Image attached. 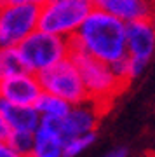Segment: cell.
<instances>
[{"label":"cell","instance_id":"obj_1","mask_svg":"<svg viewBox=\"0 0 155 157\" xmlns=\"http://www.w3.org/2000/svg\"><path fill=\"white\" fill-rule=\"evenodd\" d=\"M70 42L72 49L87 52L108 65L127 56L126 23L98 7L89 12Z\"/></svg>","mask_w":155,"mask_h":157},{"label":"cell","instance_id":"obj_2","mask_svg":"<svg viewBox=\"0 0 155 157\" xmlns=\"http://www.w3.org/2000/svg\"><path fill=\"white\" fill-rule=\"evenodd\" d=\"M70 58L77 65L80 77L84 80V86L87 89L89 100L98 103L100 107L108 110L112 101L117 94H120L126 89V86L122 84L113 73L112 67L108 63L101 61L98 58L91 56L87 52H82L78 49H72Z\"/></svg>","mask_w":155,"mask_h":157},{"label":"cell","instance_id":"obj_3","mask_svg":"<svg viewBox=\"0 0 155 157\" xmlns=\"http://www.w3.org/2000/svg\"><path fill=\"white\" fill-rule=\"evenodd\" d=\"M17 52L25 70L39 75L56 63L66 59L72 52V42L66 37L37 28L17 45Z\"/></svg>","mask_w":155,"mask_h":157},{"label":"cell","instance_id":"obj_4","mask_svg":"<svg viewBox=\"0 0 155 157\" xmlns=\"http://www.w3.org/2000/svg\"><path fill=\"white\" fill-rule=\"evenodd\" d=\"M93 9V0H47L40 7L39 28L72 39Z\"/></svg>","mask_w":155,"mask_h":157},{"label":"cell","instance_id":"obj_5","mask_svg":"<svg viewBox=\"0 0 155 157\" xmlns=\"http://www.w3.org/2000/svg\"><path fill=\"white\" fill-rule=\"evenodd\" d=\"M39 80L44 93L59 96L72 105H78L89 100L80 72L70 56L56 63L54 67L47 68L45 72L39 73Z\"/></svg>","mask_w":155,"mask_h":157},{"label":"cell","instance_id":"obj_6","mask_svg":"<svg viewBox=\"0 0 155 157\" xmlns=\"http://www.w3.org/2000/svg\"><path fill=\"white\" fill-rule=\"evenodd\" d=\"M40 7L4 2L0 7V47H17L39 28Z\"/></svg>","mask_w":155,"mask_h":157},{"label":"cell","instance_id":"obj_7","mask_svg":"<svg viewBox=\"0 0 155 157\" xmlns=\"http://www.w3.org/2000/svg\"><path fill=\"white\" fill-rule=\"evenodd\" d=\"M126 42L129 73L131 78H136L143 73L155 52V19L145 17L126 23Z\"/></svg>","mask_w":155,"mask_h":157},{"label":"cell","instance_id":"obj_8","mask_svg":"<svg viewBox=\"0 0 155 157\" xmlns=\"http://www.w3.org/2000/svg\"><path fill=\"white\" fill-rule=\"evenodd\" d=\"M42 93L39 75L28 70L0 80V100L12 105H35Z\"/></svg>","mask_w":155,"mask_h":157},{"label":"cell","instance_id":"obj_9","mask_svg":"<svg viewBox=\"0 0 155 157\" xmlns=\"http://www.w3.org/2000/svg\"><path fill=\"white\" fill-rule=\"evenodd\" d=\"M106 110L100 107L94 101H84L78 105H72L70 112L61 119V135L65 140L72 136L85 135V133H94L98 124H100L101 115Z\"/></svg>","mask_w":155,"mask_h":157},{"label":"cell","instance_id":"obj_10","mask_svg":"<svg viewBox=\"0 0 155 157\" xmlns=\"http://www.w3.org/2000/svg\"><path fill=\"white\" fill-rule=\"evenodd\" d=\"M65 138L61 135V119L42 117L33 135V147L30 157H65Z\"/></svg>","mask_w":155,"mask_h":157},{"label":"cell","instance_id":"obj_11","mask_svg":"<svg viewBox=\"0 0 155 157\" xmlns=\"http://www.w3.org/2000/svg\"><path fill=\"white\" fill-rule=\"evenodd\" d=\"M94 7L106 11L108 14L131 23L136 19L153 17L155 19V4L152 0H93Z\"/></svg>","mask_w":155,"mask_h":157},{"label":"cell","instance_id":"obj_12","mask_svg":"<svg viewBox=\"0 0 155 157\" xmlns=\"http://www.w3.org/2000/svg\"><path fill=\"white\" fill-rule=\"evenodd\" d=\"M0 108L11 131H30L35 133L40 126L42 115L35 105H12L0 100Z\"/></svg>","mask_w":155,"mask_h":157},{"label":"cell","instance_id":"obj_13","mask_svg":"<svg viewBox=\"0 0 155 157\" xmlns=\"http://www.w3.org/2000/svg\"><path fill=\"white\" fill-rule=\"evenodd\" d=\"M35 108L39 110L42 117L47 119H63L70 112L72 103H68L66 100H63L59 96L51 94V93H42L40 98L35 103Z\"/></svg>","mask_w":155,"mask_h":157},{"label":"cell","instance_id":"obj_14","mask_svg":"<svg viewBox=\"0 0 155 157\" xmlns=\"http://www.w3.org/2000/svg\"><path fill=\"white\" fill-rule=\"evenodd\" d=\"M25 70L17 47H0V80Z\"/></svg>","mask_w":155,"mask_h":157},{"label":"cell","instance_id":"obj_15","mask_svg":"<svg viewBox=\"0 0 155 157\" xmlns=\"http://www.w3.org/2000/svg\"><path fill=\"white\" fill-rule=\"evenodd\" d=\"M96 140V131L94 133H85V135L72 136L65 140V148H63V155L65 157H77L84 150H87L89 147L94 143Z\"/></svg>","mask_w":155,"mask_h":157},{"label":"cell","instance_id":"obj_16","mask_svg":"<svg viewBox=\"0 0 155 157\" xmlns=\"http://www.w3.org/2000/svg\"><path fill=\"white\" fill-rule=\"evenodd\" d=\"M33 135L35 133H30V131H11L6 141L17 152L30 155L32 147H33Z\"/></svg>","mask_w":155,"mask_h":157},{"label":"cell","instance_id":"obj_17","mask_svg":"<svg viewBox=\"0 0 155 157\" xmlns=\"http://www.w3.org/2000/svg\"><path fill=\"white\" fill-rule=\"evenodd\" d=\"M0 157H30V155L17 152L16 148H12L7 141H0Z\"/></svg>","mask_w":155,"mask_h":157},{"label":"cell","instance_id":"obj_18","mask_svg":"<svg viewBox=\"0 0 155 157\" xmlns=\"http://www.w3.org/2000/svg\"><path fill=\"white\" fill-rule=\"evenodd\" d=\"M9 133H11V129L7 126L6 119H4V113H2V108H0V141H6L9 138Z\"/></svg>","mask_w":155,"mask_h":157},{"label":"cell","instance_id":"obj_19","mask_svg":"<svg viewBox=\"0 0 155 157\" xmlns=\"http://www.w3.org/2000/svg\"><path fill=\"white\" fill-rule=\"evenodd\" d=\"M6 2H12V4H32V6L42 7L47 0H6Z\"/></svg>","mask_w":155,"mask_h":157},{"label":"cell","instance_id":"obj_20","mask_svg":"<svg viewBox=\"0 0 155 157\" xmlns=\"http://www.w3.org/2000/svg\"><path fill=\"white\" fill-rule=\"evenodd\" d=\"M103 157H127V150L126 148H115V150H110L108 154H105Z\"/></svg>","mask_w":155,"mask_h":157},{"label":"cell","instance_id":"obj_21","mask_svg":"<svg viewBox=\"0 0 155 157\" xmlns=\"http://www.w3.org/2000/svg\"><path fill=\"white\" fill-rule=\"evenodd\" d=\"M0 2H2V4H4V2H6V0H0Z\"/></svg>","mask_w":155,"mask_h":157},{"label":"cell","instance_id":"obj_22","mask_svg":"<svg viewBox=\"0 0 155 157\" xmlns=\"http://www.w3.org/2000/svg\"><path fill=\"white\" fill-rule=\"evenodd\" d=\"M0 7H2V2H0Z\"/></svg>","mask_w":155,"mask_h":157},{"label":"cell","instance_id":"obj_23","mask_svg":"<svg viewBox=\"0 0 155 157\" xmlns=\"http://www.w3.org/2000/svg\"><path fill=\"white\" fill-rule=\"evenodd\" d=\"M152 2H153V4H155V0H152Z\"/></svg>","mask_w":155,"mask_h":157}]
</instances>
